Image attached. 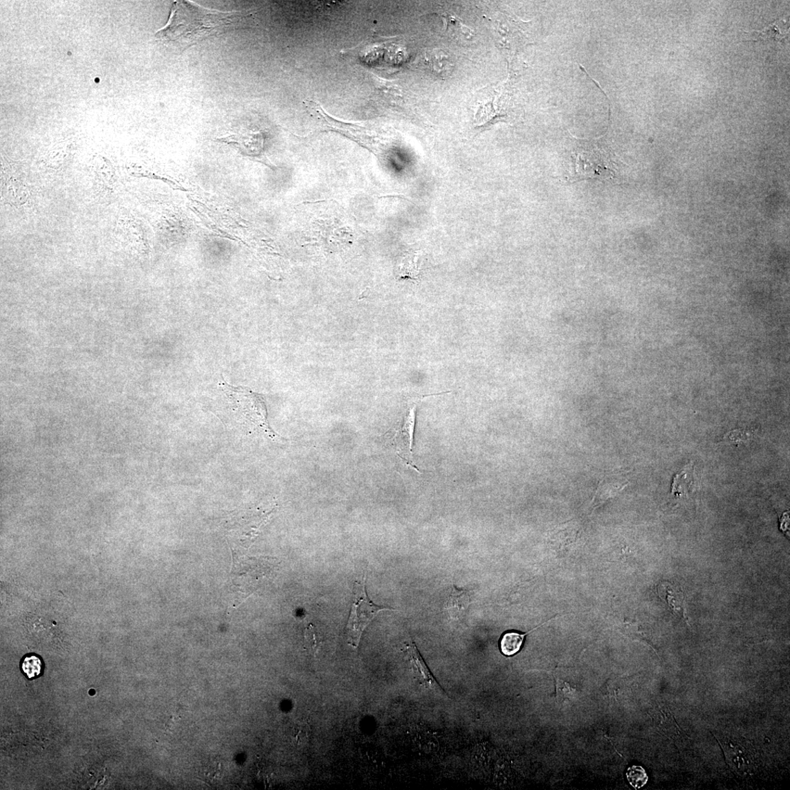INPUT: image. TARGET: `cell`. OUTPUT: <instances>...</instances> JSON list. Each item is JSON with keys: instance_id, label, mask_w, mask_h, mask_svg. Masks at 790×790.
<instances>
[{"instance_id": "obj_11", "label": "cell", "mask_w": 790, "mask_h": 790, "mask_svg": "<svg viewBox=\"0 0 790 790\" xmlns=\"http://www.w3.org/2000/svg\"><path fill=\"white\" fill-rule=\"evenodd\" d=\"M45 668L43 659L35 654L24 655L20 661V669L24 677L34 680L42 677Z\"/></svg>"}, {"instance_id": "obj_10", "label": "cell", "mask_w": 790, "mask_h": 790, "mask_svg": "<svg viewBox=\"0 0 790 790\" xmlns=\"http://www.w3.org/2000/svg\"><path fill=\"white\" fill-rule=\"evenodd\" d=\"M544 623H543L542 625H544ZM535 630L524 634L515 631L505 632L502 635L500 641L502 653L506 656H513L519 653L522 645H524L526 636Z\"/></svg>"}, {"instance_id": "obj_3", "label": "cell", "mask_w": 790, "mask_h": 790, "mask_svg": "<svg viewBox=\"0 0 790 790\" xmlns=\"http://www.w3.org/2000/svg\"><path fill=\"white\" fill-rule=\"evenodd\" d=\"M365 576L362 582H356L353 585V603L347 624V641L349 645L358 648L365 629L380 612L394 609L378 606L368 597L365 589Z\"/></svg>"}, {"instance_id": "obj_6", "label": "cell", "mask_w": 790, "mask_h": 790, "mask_svg": "<svg viewBox=\"0 0 790 790\" xmlns=\"http://www.w3.org/2000/svg\"><path fill=\"white\" fill-rule=\"evenodd\" d=\"M405 652L412 664L416 678L426 689L439 696H447L441 685L428 667L424 659L420 654L415 643L412 641L405 644Z\"/></svg>"}, {"instance_id": "obj_2", "label": "cell", "mask_w": 790, "mask_h": 790, "mask_svg": "<svg viewBox=\"0 0 790 790\" xmlns=\"http://www.w3.org/2000/svg\"><path fill=\"white\" fill-rule=\"evenodd\" d=\"M221 398V419L228 425L275 442L282 441L271 428L263 395L250 389L229 385L222 380L219 385Z\"/></svg>"}, {"instance_id": "obj_8", "label": "cell", "mask_w": 790, "mask_h": 790, "mask_svg": "<svg viewBox=\"0 0 790 790\" xmlns=\"http://www.w3.org/2000/svg\"><path fill=\"white\" fill-rule=\"evenodd\" d=\"M472 593L465 589H459L454 585L450 589L443 604V610L447 612L450 618H461L472 602Z\"/></svg>"}, {"instance_id": "obj_16", "label": "cell", "mask_w": 790, "mask_h": 790, "mask_svg": "<svg viewBox=\"0 0 790 790\" xmlns=\"http://www.w3.org/2000/svg\"><path fill=\"white\" fill-rule=\"evenodd\" d=\"M304 639L306 646L309 647L310 651L314 654H316L318 650L320 649L321 641L317 634L316 630L311 624L304 631Z\"/></svg>"}, {"instance_id": "obj_12", "label": "cell", "mask_w": 790, "mask_h": 790, "mask_svg": "<svg viewBox=\"0 0 790 790\" xmlns=\"http://www.w3.org/2000/svg\"><path fill=\"white\" fill-rule=\"evenodd\" d=\"M789 21L780 19L775 21L774 23L766 27L762 31H755L754 35L755 37H759V40L771 39L775 41H782L783 38L786 37L789 33Z\"/></svg>"}, {"instance_id": "obj_7", "label": "cell", "mask_w": 790, "mask_h": 790, "mask_svg": "<svg viewBox=\"0 0 790 790\" xmlns=\"http://www.w3.org/2000/svg\"><path fill=\"white\" fill-rule=\"evenodd\" d=\"M629 485L628 480L618 475H610L604 477L596 490L592 500L594 508L601 506L605 502L614 498Z\"/></svg>"}, {"instance_id": "obj_1", "label": "cell", "mask_w": 790, "mask_h": 790, "mask_svg": "<svg viewBox=\"0 0 790 790\" xmlns=\"http://www.w3.org/2000/svg\"><path fill=\"white\" fill-rule=\"evenodd\" d=\"M248 17L239 11L223 12L177 1L173 5L169 22L156 37L185 49L209 37L239 30Z\"/></svg>"}, {"instance_id": "obj_9", "label": "cell", "mask_w": 790, "mask_h": 790, "mask_svg": "<svg viewBox=\"0 0 790 790\" xmlns=\"http://www.w3.org/2000/svg\"><path fill=\"white\" fill-rule=\"evenodd\" d=\"M658 592L660 597L664 598L675 614L686 620L685 597L681 589L665 582L659 586Z\"/></svg>"}, {"instance_id": "obj_15", "label": "cell", "mask_w": 790, "mask_h": 790, "mask_svg": "<svg viewBox=\"0 0 790 790\" xmlns=\"http://www.w3.org/2000/svg\"><path fill=\"white\" fill-rule=\"evenodd\" d=\"M627 778L635 789L643 787L648 781V776L645 770L640 766H633L629 768Z\"/></svg>"}, {"instance_id": "obj_13", "label": "cell", "mask_w": 790, "mask_h": 790, "mask_svg": "<svg viewBox=\"0 0 790 790\" xmlns=\"http://www.w3.org/2000/svg\"><path fill=\"white\" fill-rule=\"evenodd\" d=\"M690 465L687 466L681 473L675 475L673 479L672 493L675 496L679 497L687 494L692 487L694 469L690 468Z\"/></svg>"}, {"instance_id": "obj_17", "label": "cell", "mask_w": 790, "mask_h": 790, "mask_svg": "<svg viewBox=\"0 0 790 790\" xmlns=\"http://www.w3.org/2000/svg\"><path fill=\"white\" fill-rule=\"evenodd\" d=\"M403 267L410 268V274L415 275L417 274L416 264L414 262V257H407L403 260Z\"/></svg>"}, {"instance_id": "obj_4", "label": "cell", "mask_w": 790, "mask_h": 790, "mask_svg": "<svg viewBox=\"0 0 790 790\" xmlns=\"http://www.w3.org/2000/svg\"><path fill=\"white\" fill-rule=\"evenodd\" d=\"M441 394L426 395L420 397L407 405V410L401 425L396 429L391 430L392 435L387 433L386 438L395 452L402 461L407 466H411L419 473L420 471L415 465L413 459V442L416 425V410L418 403L429 396H435Z\"/></svg>"}, {"instance_id": "obj_14", "label": "cell", "mask_w": 790, "mask_h": 790, "mask_svg": "<svg viewBox=\"0 0 790 790\" xmlns=\"http://www.w3.org/2000/svg\"><path fill=\"white\" fill-rule=\"evenodd\" d=\"M757 431L754 429H737L728 432L723 437L724 441L739 445L753 441Z\"/></svg>"}, {"instance_id": "obj_5", "label": "cell", "mask_w": 790, "mask_h": 790, "mask_svg": "<svg viewBox=\"0 0 790 790\" xmlns=\"http://www.w3.org/2000/svg\"><path fill=\"white\" fill-rule=\"evenodd\" d=\"M575 175L573 181L589 179L596 176L612 175V160L607 153L597 146L588 144L575 152Z\"/></svg>"}]
</instances>
